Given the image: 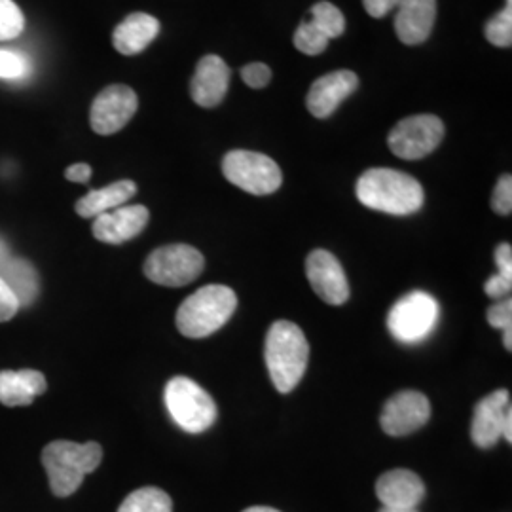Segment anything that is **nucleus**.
Here are the masks:
<instances>
[{"mask_svg":"<svg viewBox=\"0 0 512 512\" xmlns=\"http://www.w3.org/2000/svg\"><path fill=\"white\" fill-rule=\"evenodd\" d=\"M355 192L368 209L395 217L414 215L425 202V192L414 177L389 167L368 169L357 181Z\"/></svg>","mask_w":512,"mask_h":512,"instance_id":"1","label":"nucleus"},{"mask_svg":"<svg viewBox=\"0 0 512 512\" xmlns=\"http://www.w3.org/2000/svg\"><path fill=\"white\" fill-rule=\"evenodd\" d=\"M264 357L275 389L287 395L306 374L310 344L298 325L291 321H275L266 336Z\"/></svg>","mask_w":512,"mask_h":512,"instance_id":"2","label":"nucleus"},{"mask_svg":"<svg viewBox=\"0 0 512 512\" xmlns=\"http://www.w3.org/2000/svg\"><path fill=\"white\" fill-rule=\"evenodd\" d=\"M103 459L97 442L76 444L71 440H54L42 450V465L48 473L50 488L57 497L73 495Z\"/></svg>","mask_w":512,"mask_h":512,"instance_id":"3","label":"nucleus"},{"mask_svg":"<svg viewBox=\"0 0 512 512\" xmlns=\"http://www.w3.org/2000/svg\"><path fill=\"white\" fill-rule=\"evenodd\" d=\"M238 308V296L224 285L190 294L177 311V329L186 338H207L222 329Z\"/></svg>","mask_w":512,"mask_h":512,"instance_id":"4","label":"nucleus"},{"mask_svg":"<svg viewBox=\"0 0 512 512\" xmlns=\"http://www.w3.org/2000/svg\"><path fill=\"white\" fill-rule=\"evenodd\" d=\"M165 406L173 421L192 435L207 431L217 421L213 397L190 378L177 376L165 385Z\"/></svg>","mask_w":512,"mask_h":512,"instance_id":"5","label":"nucleus"},{"mask_svg":"<svg viewBox=\"0 0 512 512\" xmlns=\"http://www.w3.org/2000/svg\"><path fill=\"white\" fill-rule=\"evenodd\" d=\"M224 177L253 196H268L279 190L283 175L272 158L251 150H232L222 160Z\"/></svg>","mask_w":512,"mask_h":512,"instance_id":"6","label":"nucleus"},{"mask_svg":"<svg viewBox=\"0 0 512 512\" xmlns=\"http://www.w3.org/2000/svg\"><path fill=\"white\" fill-rule=\"evenodd\" d=\"M440 317L439 302L423 291L403 296L389 311V332L404 344H418L437 327Z\"/></svg>","mask_w":512,"mask_h":512,"instance_id":"7","label":"nucleus"},{"mask_svg":"<svg viewBox=\"0 0 512 512\" xmlns=\"http://www.w3.org/2000/svg\"><path fill=\"white\" fill-rule=\"evenodd\" d=\"M205 268L202 253L190 245H164L148 255L145 275L164 287H184L196 281Z\"/></svg>","mask_w":512,"mask_h":512,"instance_id":"8","label":"nucleus"},{"mask_svg":"<svg viewBox=\"0 0 512 512\" xmlns=\"http://www.w3.org/2000/svg\"><path fill=\"white\" fill-rule=\"evenodd\" d=\"M444 139V124L435 114H418L401 120L391 129L387 145L401 160H421L439 148Z\"/></svg>","mask_w":512,"mask_h":512,"instance_id":"9","label":"nucleus"},{"mask_svg":"<svg viewBox=\"0 0 512 512\" xmlns=\"http://www.w3.org/2000/svg\"><path fill=\"white\" fill-rule=\"evenodd\" d=\"M137 93L128 86L116 84L99 93L90 110V124L97 135H112L126 128L137 112Z\"/></svg>","mask_w":512,"mask_h":512,"instance_id":"10","label":"nucleus"},{"mask_svg":"<svg viewBox=\"0 0 512 512\" xmlns=\"http://www.w3.org/2000/svg\"><path fill=\"white\" fill-rule=\"evenodd\" d=\"M431 418V403L420 391L393 395L382 412V429L391 437H406L421 429Z\"/></svg>","mask_w":512,"mask_h":512,"instance_id":"11","label":"nucleus"},{"mask_svg":"<svg viewBox=\"0 0 512 512\" xmlns=\"http://www.w3.org/2000/svg\"><path fill=\"white\" fill-rule=\"evenodd\" d=\"M306 274L315 294L330 306H342L349 300V283L338 258L317 249L306 260Z\"/></svg>","mask_w":512,"mask_h":512,"instance_id":"12","label":"nucleus"},{"mask_svg":"<svg viewBox=\"0 0 512 512\" xmlns=\"http://www.w3.org/2000/svg\"><path fill=\"white\" fill-rule=\"evenodd\" d=\"M511 412V395L507 389H499L486 395L475 406V416L471 425V439L478 448H494L503 439V423Z\"/></svg>","mask_w":512,"mask_h":512,"instance_id":"13","label":"nucleus"},{"mask_svg":"<svg viewBox=\"0 0 512 512\" xmlns=\"http://www.w3.org/2000/svg\"><path fill=\"white\" fill-rule=\"evenodd\" d=\"M150 213L145 205H122L93 220V236L109 245L137 238L147 228Z\"/></svg>","mask_w":512,"mask_h":512,"instance_id":"14","label":"nucleus"},{"mask_svg":"<svg viewBox=\"0 0 512 512\" xmlns=\"http://www.w3.org/2000/svg\"><path fill=\"white\" fill-rule=\"evenodd\" d=\"M230 86V67L219 55H205L200 59L190 82V95L203 109H215L224 101Z\"/></svg>","mask_w":512,"mask_h":512,"instance_id":"15","label":"nucleus"},{"mask_svg":"<svg viewBox=\"0 0 512 512\" xmlns=\"http://www.w3.org/2000/svg\"><path fill=\"white\" fill-rule=\"evenodd\" d=\"M359 78L351 71H336L325 74L313 82L310 93L306 97L308 110L315 118H329L334 110L348 99L351 93L357 90Z\"/></svg>","mask_w":512,"mask_h":512,"instance_id":"16","label":"nucleus"},{"mask_svg":"<svg viewBox=\"0 0 512 512\" xmlns=\"http://www.w3.org/2000/svg\"><path fill=\"white\" fill-rule=\"evenodd\" d=\"M437 19V0H399L395 8V33L406 46L425 42Z\"/></svg>","mask_w":512,"mask_h":512,"instance_id":"17","label":"nucleus"},{"mask_svg":"<svg viewBox=\"0 0 512 512\" xmlns=\"http://www.w3.org/2000/svg\"><path fill=\"white\" fill-rule=\"evenodd\" d=\"M376 495L385 509H416L425 497V484L416 473L395 469L378 478Z\"/></svg>","mask_w":512,"mask_h":512,"instance_id":"18","label":"nucleus"},{"mask_svg":"<svg viewBox=\"0 0 512 512\" xmlns=\"http://www.w3.org/2000/svg\"><path fill=\"white\" fill-rule=\"evenodd\" d=\"M158 35L160 21L145 12H135L114 29L112 44L122 55H137L147 50Z\"/></svg>","mask_w":512,"mask_h":512,"instance_id":"19","label":"nucleus"},{"mask_svg":"<svg viewBox=\"0 0 512 512\" xmlns=\"http://www.w3.org/2000/svg\"><path fill=\"white\" fill-rule=\"evenodd\" d=\"M46 387V378L38 370H0V403L4 406H29Z\"/></svg>","mask_w":512,"mask_h":512,"instance_id":"20","label":"nucleus"},{"mask_svg":"<svg viewBox=\"0 0 512 512\" xmlns=\"http://www.w3.org/2000/svg\"><path fill=\"white\" fill-rule=\"evenodd\" d=\"M137 194V184L133 181H118L109 184L105 188L92 190L84 198L76 202V213L82 219H95L103 213H109L112 209H118Z\"/></svg>","mask_w":512,"mask_h":512,"instance_id":"21","label":"nucleus"},{"mask_svg":"<svg viewBox=\"0 0 512 512\" xmlns=\"http://www.w3.org/2000/svg\"><path fill=\"white\" fill-rule=\"evenodd\" d=\"M0 279L12 289L19 300V306H31L40 293L37 270L25 258L8 256L0 264Z\"/></svg>","mask_w":512,"mask_h":512,"instance_id":"22","label":"nucleus"},{"mask_svg":"<svg viewBox=\"0 0 512 512\" xmlns=\"http://www.w3.org/2000/svg\"><path fill=\"white\" fill-rule=\"evenodd\" d=\"M118 512H173V503L164 490L148 486L129 494Z\"/></svg>","mask_w":512,"mask_h":512,"instance_id":"23","label":"nucleus"},{"mask_svg":"<svg viewBox=\"0 0 512 512\" xmlns=\"http://www.w3.org/2000/svg\"><path fill=\"white\" fill-rule=\"evenodd\" d=\"M311 23L332 40V38L342 37L346 31V18L344 14L332 4V2H317L311 6Z\"/></svg>","mask_w":512,"mask_h":512,"instance_id":"24","label":"nucleus"},{"mask_svg":"<svg viewBox=\"0 0 512 512\" xmlns=\"http://www.w3.org/2000/svg\"><path fill=\"white\" fill-rule=\"evenodd\" d=\"M329 38L325 37L311 21L300 23L294 33V46L298 52L306 55L323 54L329 46Z\"/></svg>","mask_w":512,"mask_h":512,"instance_id":"25","label":"nucleus"},{"mask_svg":"<svg viewBox=\"0 0 512 512\" xmlns=\"http://www.w3.org/2000/svg\"><path fill=\"white\" fill-rule=\"evenodd\" d=\"M25 29V18L14 0H0V42L18 38Z\"/></svg>","mask_w":512,"mask_h":512,"instance_id":"26","label":"nucleus"},{"mask_svg":"<svg viewBox=\"0 0 512 512\" xmlns=\"http://www.w3.org/2000/svg\"><path fill=\"white\" fill-rule=\"evenodd\" d=\"M484 35L497 48H511L512 46V6L501 10L495 18L486 23Z\"/></svg>","mask_w":512,"mask_h":512,"instance_id":"27","label":"nucleus"},{"mask_svg":"<svg viewBox=\"0 0 512 512\" xmlns=\"http://www.w3.org/2000/svg\"><path fill=\"white\" fill-rule=\"evenodd\" d=\"M29 61L14 50H0V78L19 80L29 73Z\"/></svg>","mask_w":512,"mask_h":512,"instance_id":"28","label":"nucleus"},{"mask_svg":"<svg viewBox=\"0 0 512 512\" xmlns=\"http://www.w3.org/2000/svg\"><path fill=\"white\" fill-rule=\"evenodd\" d=\"M492 207L497 215H511L512 211V177L503 175L499 183L495 186L494 196H492Z\"/></svg>","mask_w":512,"mask_h":512,"instance_id":"29","label":"nucleus"},{"mask_svg":"<svg viewBox=\"0 0 512 512\" xmlns=\"http://www.w3.org/2000/svg\"><path fill=\"white\" fill-rule=\"evenodd\" d=\"M241 78L243 82L253 88V90H262L270 84L272 80V69L264 63H249L247 67L241 69Z\"/></svg>","mask_w":512,"mask_h":512,"instance_id":"30","label":"nucleus"},{"mask_svg":"<svg viewBox=\"0 0 512 512\" xmlns=\"http://www.w3.org/2000/svg\"><path fill=\"white\" fill-rule=\"evenodd\" d=\"M488 323L499 330L512 329V302L507 298L488 310Z\"/></svg>","mask_w":512,"mask_h":512,"instance_id":"31","label":"nucleus"},{"mask_svg":"<svg viewBox=\"0 0 512 512\" xmlns=\"http://www.w3.org/2000/svg\"><path fill=\"white\" fill-rule=\"evenodd\" d=\"M19 300L16 294L12 293V289L0 279V323L10 321L16 313H18Z\"/></svg>","mask_w":512,"mask_h":512,"instance_id":"32","label":"nucleus"},{"mask_svg":"<svg viewBox=\"0 0 512 512\" xmlns=\"http://www.w3.org/2000/svg\"><path fill=\"white\" fill-rule=\"evenodd\" d=\"M512 289V275L495 274L494 277H490L484 285V291L495 300H501L505 296L511 294Z\"/></svg>","mask_w":512,"mask_h":512,"instance_id":"33","label":"nucleus"},{"mask_svg":"<svg viewBox=\"0 0 512 512\" xmlns=\"http://www.w3.org/2000/svg\"><path fill=\"white\" fill-rule=\"evenodd\" d=\"M399 0H363L366 14L372 18H385L387 14H391L397 8Z\"/></svg>","mask_w":512,"mask_h":512,"instance_id":"34","label":"nucleus"},{"mask_svg":"<svg viewBox=\"0 0 512 512\" xmlns=\"http://www.w3.org/2000/svg\"><path fill=\"white\" fill-rule=\"evenodd\" d=\"M495 264H497V274L512 275V247L509 243H501L495 249Z\"/></svg>","mask_w":512,"mask_h":512,"instance_id":"35","label":"nucleus"},{"mask_svg":"<svg viewBox=\"0 0 512 512\" xmlns=\"http://www.w3.org/2000/svg\"><path fill=\"white\" fill-rule=\"evenodd\" d=\"M67 181L71 183H88L92 179V167L88 164H74L65 171Z\"/></svg>","mask_w":512,"mask_h":512,"instance_id":"36","label":"nucleus"},{"mask_svg":"<svg viewBox=\"0 0 512 512\" xmlns=\"http://www.w3.org/2000/svg\"><path fill=\"white\" fill-rule=\"evenodd\" d=\"M503 437H505L507 442H511L512 440V410L507 414L505 423H503Z\"/></svg>","mask_w":512,"mask_h":512,"instance_id":"37","label":"nucleus"},{"mask_svg":"<svg viewBox=\"0 0 512 512\" xmlns=\"http://www.w3.org/2000/svg\"><path fill=\"white\" fill-rule=\"evenodd\" d=\"M503 346L511 351L512 349V329L503 330Z\"/></svg>","mask_w":512,"mask_h":512,"instance_id":"38","label":"nucleus"},{"mask_svg":"<svg viewBox=\"0 0 512 512\" xmlns=\"http://www.w3.org/2000/svg\"><path fill=\"white\" fill-rule=\"evenodd\" d=\"M243 512H279L277 509H272V507H249L247 511Z\"/></svg>","mask_w":512,"mask_h":512,"instance_id":"39","label":"nucleus"},{"mask_svg":"<svg viewBox=\"0 0 512 512\" xmlns=\"http://www.w3.org/2000/svg\"><path fill=\"white\" fill-rule=\"evenodd\" d=\"M380 512H418V509H385V507H382Z\"/></svg>","mask_w":512,"mask_h":512,"instance_id":"40","label":"nucleus"},{"mask_svg":"<svg viewBox=\"0 0 512 512\" xmlns=\"http://www.w3.org/2000/svg\"><path fill=\"white\" fill-rule=\"evenodd\" d=\"M507 6H512V0H507Z\"/></svg>","mask_w":512,"mask_h":512,"instance_id":"41","label":"nucleus"}]
</instances>
